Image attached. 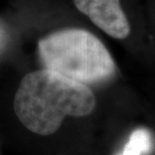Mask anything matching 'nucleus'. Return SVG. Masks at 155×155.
Listing matches in <instances>:
<instances>
[{
    "label": "nucleus",
    "mask_w": 155,
    "mask_h": 155,
    "mask_svg": "<svg viewBox=\"0 0 155 155\" xmlns=\"http://www.w3.org/2000/svg\"><path fill=\"white\" fill-rule=\"evenodd\" d=\"M18 120L35 134L57 132L66 117H85L96 106L93 92L85 84L43 69L27 74L14 97Z\"/></svg>",
    "instance_id": "1"
},
{
    "label": "nucleus",
    "mask_w": 155,
    "mask_h": 155,
    "mask_svg": "<svg viewBox=\"0 0 155 155\" xmlns=\"http://www.w3.org/2000/svg\"><path fill=\"white\" fill-rule=\"evenodd\" d=\"M74 3L108 35L117 39L128 36L130 26L120 0H74Z\"/></svg>",
    "instance_id": "3"
},
{
    "label": "nucleus",
    "mask_w": 155,
    "mask_h": 155,
    "mask_svg": "<svg viewBox=\"0 0 155 155\" xmlns=\"http://www.w3.org/2000/svg\"><path fill=\"white\" fill-rule=\"evenodd\" d=\"M45 69L85 84L104 82L115 73L110 52L100 39L84 29H64L38 41Z\"/></svg>",
    "instance_id": "2"
},
{
    "label": "nucleus",
    "mask_w": 155,
    "mask_h": 155,
    "mask_svg": "<svg viewBox=\"0 0 155 155\" xmlns=\"http://www.w3.org/2000/svg\"><path fill=\"white\" fill-rule=\"evenodd\" d=\"M153 149V138L146 128L135 129L119 155H144Z\"/></svg>",
    "instance_id": "4"
}]
</instances>
